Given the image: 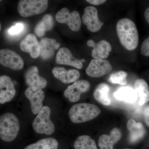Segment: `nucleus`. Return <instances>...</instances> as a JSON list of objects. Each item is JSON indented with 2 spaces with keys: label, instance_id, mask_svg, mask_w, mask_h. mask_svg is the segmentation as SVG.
<instances>
[{
  "label": "nucleus",
  "instance_id": "nucleus-1",
  "mask_svg": "<svg viewBox=\"0 0 149 149\" xmlns=\"http://www.w3.org/2000/svg\"><path fill=\"white\" fill-rule=\"evenodd\" d=\"M116 28L122 45L128 50H135L139 44V35L134 22L128 18L121 19L118 22Z\"/></svg>",
  "mask_w": 149,
  "mask_h": 149
},
{
  "label": "nucleus",
  "instance_id": "nucleus-2",
  "mask_svg": "<svg viewBox=\"0 0 149 149\" xmlns=\"http://www.w3.org/2000/svg\"><path fill=\"white\" fill-rule=\"evenodd\" d=\"M100 113V109L95 105L83 103L72 106L69 110L68 116L72 123H80L93 120Z\"/></svg>",
  "mask_w": 149,
  "mask_h": 149
},
{
  "label": "nucleus",
  "instance_id": "nucleus-3",
  "mask_svg": "<svg viewBox=\"0 0 149 149\" xmlns=\"http://www.w3.org/2000/svg\"><path fill=\"white\" fill-rule=\"evenodd\" d=\"M20 125L18 118L11 113H6L0 116V138L3 141L14 140L19 132Z\"/></svg>",
  "mask_w": 149,
  "mask_h": 149
},
{
  "label": "nucleus",
  "instance_id": "nucleus-4",
  "mask_svg": "<svg viewBox=\"0 0 149 149\" xmlns=\"http://www.w3.org/2000/svg\"><path fill=\"white\" fill-rule=\"evenodd\" d=\"M51 113L49 107H43L32 123V127L35 132L47 135H52L54 133L55 127L51 120Z\"/></svg>",
  "mask_w": 149,
  "mask_h": 149
},
{
  "label": "nucleus",
  "instance_id": "nucleus-5",
  "mask_svg": "<svg viewBox=\"0 0 149 149\" xmlns=\"http://www.w3.org/2000/svg\"><path fill=\"white\" fill-rule=\"evenodd\" d=\"M47 0H20L17 11L19 15L27 17L43 13L48 8Z\"/></svg>",
  "mask_w": 149,
  "mask_h": 149
},
{
  "label": "nucleus",
  "instance_id": "nucleus-6",
  "mask_svg": "<svg viewBox=\"0 0 149 149\" xmlns=\"http://www.w3.org/2000/svg\"><path fill=\"white\" fill-rule=\"evenodd\" d=\"M56 19L59 23L66 24L74 32H77L81 28V18L77 11L70 12L68 8H63L57 13Z\"/></svg>",
  "mask_w": 149,
  "mask_h": 149
},
{
  "label": "nucleus",
  "instance_id": "nucleus-7",
  "mask_svg": "<svg viewBox=\"0 0 149 149\" xmlns=\"http://www.w3.org/2000/svg\"><path fill=\"white\" fill-rule=\"evenodd\" d=\"M0 63L3 66L14 70H20L24 66L22 58L15 52L9 49L0 51Z\"/></svg>",
  "mask_w": 149,
  "mask_h": 149
},
{
  "label": "nucleus",
  "instance_id": "nucleus-8",
  "mask_svg": "<svg viewBox=\"0 0 149 149\" xmlns=\"http://www.w3.org/2000/svg\"><path fill=\"white\" fill-rule=\"evenodd\" d=\"M112 70V66L105 59H93L86 69V74L92 77H99L108 74Z\"/></svg>",
  "mask_w": 149,
  "mask_h": 149
},
{
  "label": "nucleus",
  "instance_id": "nucleus-9",
  "mask_svg": "<svg viewBox=\"0 0 149 149\" xmlns=\"http://www.w3.org/2000/svg\"><path fill=\"white\" fill-rule=\"evenodd\" d=\"M90 88L91 84L87 80H77L65 89L64 96L71 102H75L80 100L81 94L88 92Z\"/></svg>",
  "mask_w": 149,
  "mask_h": 149
},
{
  "label": "nucleus",
  "instance_id": "nucleus-10",
  "mask_svg": "<svg viewBox=\"0 0 149 149\" xmlns=\"http://www.w3.org/2000/svg\"><path fill=\"white\" fill-rule=\"evenodd\" d=\"M82 20L87 29L93 32H98L104 24L99 19L97 10L92 6L85 8Z\"/></svg>",
  "mask_w": 149,
  "mask_h": 149
},
{
  "label": "nucleus",
  "instance_id": "nucleus-11",
  "mask_svg": "<svg viewBox=\"0 0 149 149\" xmlns=\"http://www.w3.org/2000/svg\"><path fill=\"white\" fill-rule=\"evenodd\" d=\"M24 95L29 101L31 110L34 114H37L43 107V102L45 94L42 89L29 87L24 92Z\"/></svg>",
  "mask_w": 149,
  "mask_h": 149
},
{
  "label": "nucleus",
  "instance_id": "nucleus-12",
  "mask_svg": "<svg viewBox=\"0 0 149 149\" xmlns=\"http://www.w3.org/2000/svg\"><path fill=\"white\" fill-rule=\"evenodd\" d=\"M16 94L14 85L10 77L6 75L0 77V103L10 102Z\"/></svg>",
  "mask_w": 149,
  "mask_h": 149
},
{
  "label": "nucleus",
  "instance_id": "nucleus-13",
  "mask_svg": "<svg viewBox=\"0 0 149 149\" xmlns=\"http://www.w3.org/2000/svg\"><path fill=\"white\" fill-rule=\"evenodd\" d=\"M25 82L29 87H34L44 89L47 84V81L45 77L39 74V70L36 66L30 67L24 73Z\"/></svg>",
  "mask_w": 149,
  "mask_h": 149
},
{
  "label": "nucleus",
  "instance_id": "nucleus-14",
  "mask_svg": "<svg viewBox=\"0 0 149 149\" xmlns=\"http://www.w3.org/2000/svg\"><path fill=\"white\" fill-rule=\"evenodd\" d=\"M20 49L24 52L29 53L31 57L37 58L40 55V42L34 34L27 35L20 43Z\"/></svg>",
  "mask_w": 149,
  "mask_h": 149
},
{
  "label": "nucleus",
  "instance_id": "nucleus-15",
  "mask_svg": "<svg viewBox=\"0 0 149 149\" xmlns=\"http://www.w3.org/2000/svg\"><path fill=\"white\" fill-rule=\"evenodd\" d=\"M56 61L57 64L70 65L78 69H81L83 66L81 61L74 57L69 49L65 47L59 49L56 56Z\"/></svg>",
  "mask_w": 149,
  "mask_h": 149
},
{
  "label": "nucleus",
  "instance_id": "nucleus-16",
  "mask_svg": "<svg viewBox=\"0 0 149 149\" xmlns=\"http://www.w3.org/2000/svg\"><path fill=\"white\" fill-rule=\"evenodd\" d=\"M87 44L88 47H93L92 56L96 59H104L108 57L109 52L112 50L110 43L105 40L96 43L93 40H90L88 41Z\"/></svg>",
  "mask_w": 149,
  "mask_h": 149
},
{
  "label": "nucleus",
  "instance_id": "nucleus-17",
  "mask_svg": "<svg viewBox=\"0 0 149 149\" xmlns=\"http://www.w3.org/2000/svg\"><path fill=\"white\" fill-rule=\"evenodd\" d=\"M52 72L56 79L65 84H69L77 81L80 77V72L76 69L67 70L63 67H55Z\"/></svg>",
  "mask_w": 149,
  "mask_h": 149
},
{
  "label": "nucleus",
  "instance_id": "nucleus-18",
  "mask_svg": "<svg viewBox=\"0 0 149 149\" xmlns=\"http://www.w3.org/2000/svg\"><path fill=\"white\" fill-rule=\"evenodd\" d=\"M40 54L41 57L44 60L52 58L56 50L59 48L60 45L55 39L42 38L40 41Z\"/></svg>",
  "mask_w": 149,
  "mask_h": 149
},
{
  "label": "nucleus",
  "instance_id": "nucleus-19",
  "mask_svg": "<svg viewBox=\"0 0 149 149\" xmlns=\"http://www.w3.org/2000/svg\"><path fill=\"white\" fill-rule=\"evenodd\" d=\"M121 136V132L117 128H113L109 135H102L98 141L100 149H113V146L120 140Z\"/></svg>",
  "mask_w": 149,
  "mask_h": 149
},
{
  "label": "nucleus",
  "instance_id": "nucleus-20",
  "mask_svg": "<svg viewBox=\"0 0 149 149\" xmlns=\"http://www.w3.org/2000/svg\"><path fill=\"white\" fill-rule=\"evenodd\" d=\"M127 126L129 131V141L130 143H137L145 136L146 130L141 123H137L133 119H130L127 122Z\"/></svg>",
  "mask_w": 149,
  "mask_h": 149
},
{
  "label": "nucleus",
  "instance_id": "nucleus-21",
  "mask_svg": "<svg viewBox=\"0 0 149 149\" xmlns=\"http://www.w3.org/2000/svg\"><path fill=\"white\" fill-rule=\"evenodd\" d=\"M114 97L118 100L133 103L138 100V96L135 89L130 87H123L115 92Z\"/></svg>",
  "mask_w": 149,
  "mask_h": 149
},
{
  "label": "nucleus",
  "instance_id": "nucleus-22",
  "mask_svg": "<svg viewBox=\"0 0 149 149\" xmlns=\"http://www.w3.org/2000/svg\"><path fill=\"white\" fill-rule=\"evenodd\" d=\"M135 90L138 96L139 104L143 105L149 101V87L143 79H139L135 83Z\"/></svg>",
  "mask_w": 149,
  "mask_h": 149
},
{
  "label": "nucleus",
  "instance_id": "nucleus-23",
  "mask_svg": "<svg viewBox=\"0 0 149 149\" xmlns=\"http://www.w3.org/2000/svg\"><path fill=\"white\" fill-rule=\"evenodd\" d=\"M110 88L105 83H101L97 86L94 91V97L95 99L104 105H109L111 100L109 93Z\"/></svg>",
  "mask_w": 149,
  "mask_h": 149
},
{
  "label": "nucleus",
  "instance_id": "nucleus-24",
  "mask_svg": "<svg viewBox=\"0 0 149 149\" xmlns=\"http://www.w3.org/2000/svg\"><path fill=\"white\" fill-rule=\"evenodd\" d=\"M54 24L52 16L51 15H46L35 26V35L38 37H43L45 32L50 31L52 29Z\"/></svg>",
  "mask_w": 149,
  "mask_h": 149
},
{
  "label": "nucleus",
  "instance_id": "nucleus-25",
  "mask_svg": "<svg viewBox=\"0 0 149 149\" xmlns=\"http://www.w3.org/2000/svg\"><path fill=\"white\" fill-rule=\"evenodd\" d=\"M58 143L56 139L48 138L28 145L24 149H58Z\"/></svg>",
  "mask_w": 149,
  "mask_h": 149
},
{
  "label": "nucleus",
  "instance_id": "nucleus-26",
  "mask_svg": "<svg viewBox=\"0 0 149 149\" xmlns=\"http://www.w3.org/2000/svg\"><path fill=\"white\" fill-rule=\"evenodd\" d=\"M74 147L75 149H97L95 141L87 135L78 137L74 142Z\"/></svg>",
  "mask_w": 149,
  "mask_h": 149
},
{
  "label": "nucleus",
  "instance_id": "nucleus-27",
  "mask_svg": "<svg viewBox=\"0 0 149 149\" xmlns=\"http://www.w3.org/2000/svg\"><path fill=\"white\" fill-rule=\"evenodd\" d=\"M127 76V73L125 71H118L111 74L109 79V81L113 84L125 85L127 83L126 79Z\"/></svg>",
  "mask_w": 149,
  "mask_h": 149
},
{
  "label": "nucleus",
  "instance_id": "nucleus-28",
  "mask_svg": "<svg viewBox=\"0 0 149 149\" xmlns=\"http://www.w3.org/2000/svg\"><path fill=\"white\" fill-rule=\"evenodd\" d=\"M24 27V25L23 23L21 22L17 23L8 29V33L11 35H18L23 31Z\"/></svg>",
  "mask_w": 149,
  "mask_h": 149
},
{
  "label": "nucleus",
  "instance_id": "nucleus-29",
  "mask_svg": "<svg viewBox=\"0 0 149 149\" xmlns=\"http://www.w3.org/2000/svg\"><path fill=\"white\" fill-rule=\"evenodd\" d=\"M141 53L146 56H149V37L147 38L142 43L141 45Z\"/></svg>",
  "mask_w": 149,
  "mask_h": 149
},
{
  "label": "nucleus",
  "instance_id": "nucleus-30",
  "mask_svg": "<svg viewBox=\"0 0 149 149\" xmlns=\"http://www.w3.org/2000/svg\"><path fill=\"white\" fill-rule=\"evenodd\" d=\"M144 114L145 122L147 125L149 126V106L145 108L144 110Z\"/></svg>",
  "mask_w": 149,
  "mask_h": 149
},
{
  "label": "nucleus",
  "instance_id": "nucleus-31",
  "mask_svg": "<svg viewBox=\"0 0 149 149\" xmlns=\"http://www.w3.org/2000/svg\"><path fill=\"white\" fill-rule=\"evenodd\" d=\"M86 1L91 4L95 6L100 5L107 1L105 0H87Z\"/></svg>",
  "mask_w": 149,
  "mask_h": 149
},
{
  "label": "nucleus",
  "instance_id": "nucleus-32",
  "mask_svg": "<svg viewBox=\"0 0 149 149\" xmlns=\"http://www.w3.org/2000/svg\"><path fill=\"white\" fill-rule=\"evenodd\" d=\"M144 17L147 22L149 24V7L147 8L144 13Z\"/></svg>",
  "mask_w": 149,
  "mask_h": 149
},
{
  "label": "nucleus",
  "instance_id": "nucleus-33",
  "mask_svg": "<svg viewBox=\"0 0 149 149\" xmlns=\"http://www.w3.org/2000/svg\"><path fill=\"white\" fill-rule=\"evenodd\" d=\"M80 61H81L82 62V63L85 62V59H81Z\"/></svg>",
  "mask_w": 149,
  "mask_h": 149
},
{
  "label": "nucleus",
  "instance_id": "nucleus-34",
  "mask_svg": "<svg viewBox=\"0 0 149 149\" xmlns=\"http://www.w3.org/2000/svg\"><path fill=\"white\" fill-rule=\"evenodd\" d=\"M1 29V24H0V29Z\"/></svg>",
  "mask_w": 149,
  "mask_h": 149
},
{
  "label": "nucleus",
  "instance_id": "nucleus-35",
  "mask_svg": "<svg viewBox=\"0 0 149 149\" xmlns=\"http://www.w3.org/2000/svg\"></svg>",
  "mask_w": 149,
  "mask_h": 149
}]
</instances>
